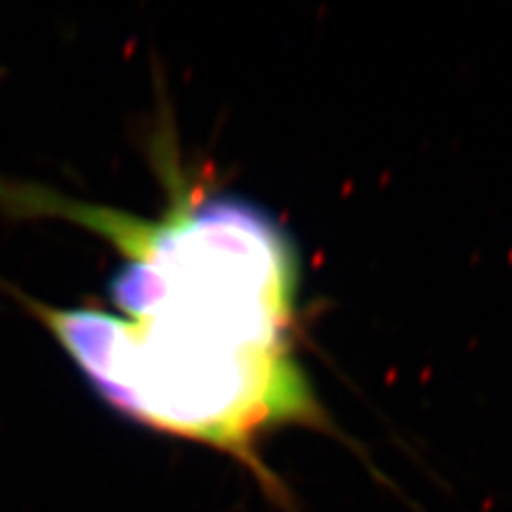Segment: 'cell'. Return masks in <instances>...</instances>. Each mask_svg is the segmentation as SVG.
I'll list each match as a JSON object with an SVG mask.
<instances>
[{"label":"cell","mask_w":512,"mask_h":512,"mask_svg":"<svg viewBox=\"0 0 512 512\" xmlns=\"http://www.w3.org/2000/svg\"><path fill=\"white\" fill-rule=\"evenodd\" d=\"M71 212L126 256L111 280L122 314L30 308L109 406L242 461L284 506L259 444L282 427L325 425L288 338L297 269L284 233L227 197L186 201L158 222Z\"/></svg>","instance_id":"1"}]
</instances>
